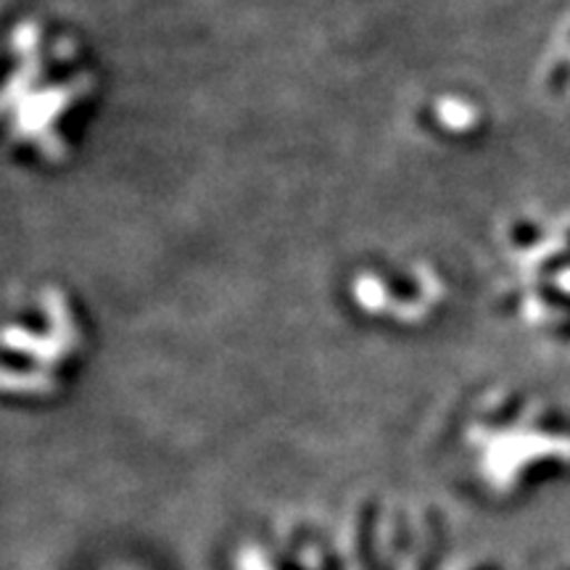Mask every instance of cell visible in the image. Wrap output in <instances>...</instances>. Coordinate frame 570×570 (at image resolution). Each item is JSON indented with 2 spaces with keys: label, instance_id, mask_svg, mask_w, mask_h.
Returning <instances> with one entry per match:
<instances>
[{
  "label": "cell",
  "instance_id": "2",
  "mask_svg": "<svg viewBox=\"0 0 570 570\" xmlns=\"http://www.w3.org/2000/svg\"><path fill=\"white\" fill-rule=\"evenodd\" d=\"M75 346L77 325L67 302L59 306L48 333H40L38 327L21 323V320H6L0 325V348L3 352H9L11 356H32V362H42V365H56Z\"/></svg>",
  "mask_w": 570,
  "mask_h": 570
},
{
  "label": "cell",
  "instance_id": "3",
  "mask_svg": "<svg viewBox=\"0 0 570 570\" xmlns=\"http://www.w3.org/2000/svg\"><path fill=\"white\" fill-rule=\"evenodd\" d=\"M238 570H273V566H269L265 554L256 550V547H246L238 554Z\"/></svg>",
  "mask_w": 570,
  "mask_h": 570
},
{
  "label": "cell",
  "instance_id": "1",
  "mask_svg": "<svg viewBox=\"0 0 570 570\" xmlns=\"http://www.w3.org/2000/svg\"><path fill=\"white\" fill-rule=\"evenodd\" d=\"M38 21H19L0 46V151L51 161L67 151V125L88 92V71Z\"/></svg>",
  "mask_w": 570,
  "mask_h": 570
}]
</instances>
